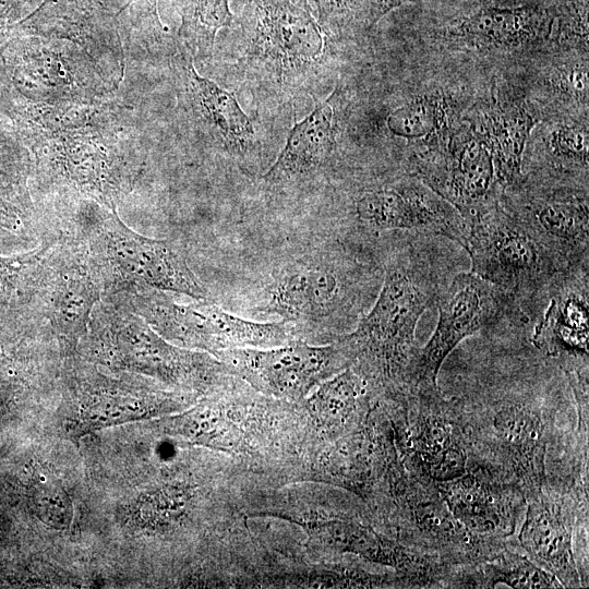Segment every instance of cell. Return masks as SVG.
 <instances>
[{
	"mask_svg": "<svg viewBox=\"0 0 589 589\" xmlns=\"http://www.w3.org/2000/svg\"><path fill=\"white\" fill-rule=\"evenodd\" d=\"M438 321L429 341L419 347L409 374V388L438 386L447 356L466 337L502 318L522 321L512 299L500 288L469 272L453 276L436 303Z\"/></svg>",
	"mask_w": 589,
	"mask_h": 589,
	"instance_id": "cell-16",
	"label": "cell"
},
{
	"mask_svg": "<svg viewBox=\"0 0 589 589\" xmlns=\"http://www.w3.org/2000/svg\"><path fill=\"white\" fill-rule=\"evenodd\" d=\"M435 483L453 516L467 530L483 538L515 539L527 504L515 483L478 462L457 478Z\"/></svg>",
	"mask_w": 589,
	"mask_h": 589,
	"instance_id": "cell-20",
	"label": "cell"
},
{
	"mask_svg": "<svg viewBox=\"0 0 589 589\" xmlns=\"http://www.w3.org/2000/svg\"><path fill=\"white\" fill-rule=\"evenodd\" d=\"M40 245L28 313L63 350H71L87 334L103 298L101 280L85 242L74 233L57 226Z\"/></svg>",
	"mask_w": 589,
	"mask_h": 589,
	"instance_id": "cell-10",
	"label": "cell"
},
{
	"mask_svg": "<svg viewBox=\"0 0 589 589\" xmlns=\"http://www.w3.org/2000/svg\"><path fill=\"white\" fill-rule=\"evenodd\" d=\"M3 125H4L3 122H1V120H0V128H2Z\"/></svg>",
	"mask_w": 589,
	"mask_h": 589,
	"instance_id": "cell-38",
	"label": "cell"
},
{
	"mask_svg": "<svg viewBox=\"0 0 589 589\" xmlns=\"http://www.w3.org/2000/svg\"><path fill=\"white\" fill-rule=\"evenodd\" d=\"M337 89L290 130L275 163L263 175L269 189L310 182L329 169L337 148Z\"/></svg>",
	"mask_w": 589,
	"mask_h": 589,
	"instance_id": "cell-24",
	"label": "cell"
},
{
	"mask_svg": "<svg viewBox=\"0 0 589 589\" xmlns=\"http://www.w3.org/2000/svg\"><path fill=\"white\" fill-rule=\"evenodd\" d=\"M0 89L27 101L60 105L106 101L117 86L74 44L22 36L0 50Z\"/></svg>",
	"mask_w": 589,
	"mask_h": 589,
	"instance_id": "cell-11",
	"label": "cell"
},
{
	"mask_svg": "<svg viewBox=\"0 0 589 589\" xmlns=\"http://www.w3.org/2000/svg\"><path fill=\"white\" fill-rule=\"evenodd\" d=\"M383 268L362 248L336 247L280 264L265 286L263 305L296 328L341 336L370 309Z\"/></svg>",
	"mask_w": 589,
	"mask_h": 589,
	"instance_id": "cell-2",
	"label": "cell"
},
{
	"mask_svg": "<svg viewBox=\"0 0 589 589\" xmlns=\"http://www.w3.org/2000/svg\"><path fill=\"white\" fill-rule=\"evenodd\" d=\"M406 233L392 243L383 263L382 286L353 332L340 336L354 368L377 397L409 390L418 346L416 328L449 283V268L434 240Z\"/></svg>",
	"mask_w": 589,
	"mask_h": 589,
	"instance_id": "cell-1",
	"label": "cell"
},
{
	"mask_svg": "<svg viewBox=\"0 0 589 589\" xmlns=\"http://www.w3.org/2000/svg\"><path fill=\"white\" fill-rule=\"evenodd\" d=\"M28 149L14 129H0V228L25 238L45 235L46 216H40L27 185L32 170Z\"/></svg>",
	"mask_w": 589,
	"mask_h": 589,
	"instance_id": "cell-25",
	"label": "cell"
},
{
	"mask_svg": "<svg viewBox=\"0 0 589 589\" xmlns=\"http://www.w3.org/2000/svg\"><path fill=\"white\" fill-rule=\"evenodd\" d=\"M180 44L192 56L209 57L217 32L232 25L235 16L229 0H179Z\"/></svg>",
	"mask_w": 589,
	"mask_h": 589,
	"instance_id": "cell-30",
	"label": "cell"
},
{
	"mask_svg": "<svg viewBox=\"0 0 589 589\" xmlns=\"http://www.w3.org/2000/svg\"><path fill=\"white\" fill-rule=\"evenodd\" d=\"M416 0H369L368 22L372 26L393 9Z\"/></svg>",
	"mask_w": 589,
	"mask_h": 589,
	"instance_id": "cell-36",
	"label": "cell"
},
{
	"mask_svg": "<svg viewBox=\"0 0 589 589\" xmlns=\"http://www.w3.org/2000/svg\"><path fill=\"white\" fill-rule=\"evenodd\" d=\"M83 341L99 361L180 387L207 389L229 373L205 353L170 345L141 316L112 300L96 304Z\"/></svg>",
	"mask_w": 589,
	"mask_h": 589,
	"instance_id": "cell-8",
	"label": "cell"
},
{
	"mask_svg": "<svg viewBox=\"0 0 589 589\" xmlns=\"http://www.w3.org/2000/svg\"><path fill=\"white\" fill-rule=\"evenodd\" d=\"M245 48L237 67L260 89L288 100L311 87L332 53V34L299 0H244Z\"/></svg>",
	"mask_w": 589,
	"mask_h": 589,
	"instance_id": "cell-5",
	"label": "cell"
},
{
	"mask_svg": "<svg viewBox=\"0 0 589 589\" xmlns=\"http://www.w3.org/2000/svg\"><path fill=\"white\" fill-rule=\"evenodd\" d=\"M60 228L81 238L99 274L103 298L155 289L205 300L207 289L179 245L142 236L94 201H57ZM101 298V299H103Z\"/></svg>",
	"mask_w": 589,
	"mask_h": 589,
	"instance_id": "cell-3",
	"label": "cell"
},
{
	"mask_svg": "<svg viewBox=\"0 0 589 589\" xmlns=\"http://www.w3.org/2000/svg\"><path fill=\"white\" fill-rule=\"evenodd\" d=\"M103 299L123 304L166 340L185 348L201 349L215 357L229 349L272 348L292 340V328L284 321H248L205 300L184 304L167 292L155 289Z\"/></svg>",
	"mask_w": 589,
	"mask_h": 589,
	"instance_id": "cell-13",
	"label": "cell"
},
{
	"mask_svg": "<svg viewBox=\"0 0 589 589\" xmlns=\"http://www.w3.org/2000/svg\"><path fill=\"white\" fill-rule=\"evenodd\" d=\"M461 400L472 436L473 462L515 483L526 500L538 493L549 480L555 406L529 389Z\"/></svg>",
	"mask_w": 589,
	"mask_h": 589,
	"instance_id": "cell-6",
	"label": "cell"
},
{
	"mask_svg": "<svg viewBox=\"0 0 589 589\" xmlns=\"http://www.w3.org/2000/svg\"><path fill=\"white\" fill-rule=\"evenodd\" d=\"M360 233H413L448 239L464 248L466 226L458 211L416 180L360 192L353 201Z\"/></svg>",
	"mask_w": 589,
	"mask_h": 589,
	"instance_id": "cell-18",
	"label": "cell"
},
{
	"mask_svg": "<svg viewBox=\"0 0 589 589\" xmlns=\"http://www.w3.org/2000/svg\"><path fill=\"white\" fill-rule=\"evenodd\" d=\"M518 542L500 551L491 558L469 565L456 566L446 588H563L550 573L519 552Z\"/></svg>",
	"mask_w": 589,
	"mask_h": 589,
	"instance_id": "cell-28",
	"label": "cell"
},
{
	"mask_svg": "<svg viewBox=\"0 0 589 589\" xmlns=\"http://www.w3.org/2000/svg\"><path fill=\"white\" fill-rule=\"evenodd\" d=\"M375 399L368 381L349 366L317 385L305 407L328 435L338 437L363 422Z\"/></svg>",
	"mask_w": 589,
	"mask_h": 589,
	"instance_id": "cell-26",
	"label": "cell"
},
{
	"mask_svg": "<svg viewBox=\"0 0 589 589\" xmlns=\"http://www.w3.org/2000/svg\"><path fill=\"white\" fill-rule=\"evenodd\" d=\"M488 124L485 141L493 153L500 182L516 187L521 180L522 153L533 118L525 109L510 106L492 112Z\"/></svg>",
	"mask_w": 589,
	"mask_h": 589,
	"instance_id": "cell-29",
	"label": "cell"
},
{
	"mask_svg": "<svg viewBox=\"0 0 589 589\" xmlns=\"http://www.w3.org/2000/svg\"><path fill=\"white\" fill-rule=\"evenodd\" d=\"M217 358L229 373L276 399L300 401L325 380L352 365L340 336L326 346L290 340L272 348H236Z\"/></svg>",
	"mask_w": 589,
	"mask_h": 589,
	"instance_id": "cell-15",
	"label": "cell"
},
{
	"mask_svg": "<svg viewBox=\"0 0 589 589\" xmlns=\"http://www.w3.org/2000/svg\"><path fill=\"white\" fill-rule=\"evenodd\" d=\"M444 117L436 97H421L395 109L387 118L388 130L397 136L417 140L432 133Z\"/></svg>",
	"mask_w": 589,
	"mask_h": 589,
	"instance_id": "cell-32",
	"label": "cell"
},
{
	"mask_svg": "<svg viewBox=\"0 0 589 589\" xmlns=\"http://www.w3.org/2000/svg\"><path fill=\"white\" fill-rule=\"evenodd\" d=\"M149 5L157 8V1L158 0H145Z\"/></svg>",
	"mask_w": 589,
	"mask_h": 589,
	"instance_id": "cell-37",
	"label": "cell"
},
{
	"mask_svg": "<svg viewBox=\"0 0 589 589\" xmlns=\"http://www.w3.org/2000/svg\"><path fill=\"white\" fill-rule=\"evenodd\" d=\"M553 15L539 7L480 9L450 29L454 37L495 47H516L544 38Z\"/></svg>",
	"mask_w": 589,
	"mask_h": 589,
	"instance_id": "cell-27",
	"label": "cell"
},
{
	"mask_svg": "<svg viewBox=\"0 0 589 589\" xmlns=\"http://www.w3.org/2000/svg\"><path fill=\"white\" fill-rule=\"evenodd\" d=\"M40 244L31 252L0 256V325L28 315L32 283Z\"/></svg>",
	"mask_w": 589,
	"mask_h": 589,
	"instance_id": "cell-31",
	"label": "cell"
},
{
	"mask_svg": "<svg viewBox=\"0 0 589 589\" xmlns=\"http://www.w3.org/2000/svg\"><path fill=\"white\" fill-rule=\"evenodd\" d=\"M396 447L405 467L430 482L464 474L473 445L461 398H446L438 386H419L407 397L385 401Z\"/></svg>",
	"mask_w": 589,
	"mask_h": 589,
	"instance_id": "cell-9",
	"label": "cell"
},
{
	"mask_svg": "<svg viewBox=\"0 0 589 589\" xmlns=\"http://www.w3.org/2000/svg\"><path fill=\"white\" fill-rule=\"evenodd\" d=\"M26 0H0V50L8 41V31L16 23Z\"/></svg>",
	"mask_w": 589,
	"mask_h": 589,
	"instance_id": "cell-35",
	"label": "cell"
},
{
	"mask_svg": "<svg viewBox=\"0 0 589 589\" xmlns=\"http://www.w3.org/2000/svg\"><path fill=\"white\" fill-rule=\"evenodd\" d=\"M504 209L550 253L564 272L588 266L587 191L528 193L516 201H507Z\"/></svg>",
	"mask_w": 589,
	"mask_h": 589,
	"instance_id": "cell-21",
	"label": "cell"
},
{
	"mask_svg": "<svg viewBox=\"0 0 589 589\" xmlns=\"http://www.w3.org/2000/svg\"><path fill=\"white\" fill-rule=\"evenodd\" d=\"M575 534L588 539V486L575 480L549 478L527 500L518 536L519 548L563 588L585 587L576 553Z\"/></svg>",
	"mask_w": 589,
	"mask_h": 589,
	"instance_id": "cell-14",
	"label": "cell"
},
{
	"mask_svg": "<svg viewBox=\"0 0 589 589\" xmlns=\"http://www.w3.org/2000/svg\"><path fill=\"white\" fill-rule=\"evenodd\" d=\"M370 506L377 522L387 528L386 534L449 566L486 561L517 542L467 530L448 509L436 483L414 476L405 465L390 476Z\"/></svg>",
	"mask_w": 589,
	"mask_h": 589,
	"instance_id": "cell-7",
	"label": "cell"
},
{
	"mask_svg": "<svg viewBox=\"0 0 589 589\" xmlns=\"http://www.w3.org/2000/svg\"><path fill=\"white\" fill-rule=\"evenodd\" d=\"M465 225L471 273L502 289L524 321V309L566 272L500 204Z\"/></svg>",
	"mask_w": 589,
	"mask_h": 589,
	"instance_id": "cell-12",
	"label": "cell"
},
{
	"mask_svg": "<svg viewBox=\"0 0 589 589\" xmlns=\"http://www.w3.org/2000/svg\"><path fill=\"white\" fill-rule=\"evenodd\" d=\"M117 113L79 128L20 137L37 182L58 201L89 200L112 211L143 171L137 152L118 135Z\"/></svg>",
	"mask_w": 589,
	"mask_h": 589,
	"instance_id": "cell-4",
	"label": "cell"
},
{
	"mask_svg": "<svg viewBox=\"0 0 589 589\" xmlns=\"http://www.w3.org/2000/svg\"><path fill=\"white\" fill-rule=\"evenodd\" d=\"M550 153L557 164L567 169H588V133L585 127L558 128L550 139Z\"/></svg>",
	"mask_w": 589,
	"mask_h": 589,
	"instance_id": "cell-33",
	"label": "cell"
},
{
	"mask_svg": "<svg viewBox=\"0 0 589 589\" xmlns=\"http://www.w3.org/2000/svg\"><path fill=\"white\" fill-rule=\"evenodd\" d=\"M22 36L68 40L83 49L108 82L118 87L123 77L118 14L100 0H45L8 31V40Z\"/></svg>",
	"mask_w": 589,
	"mask_h": 589,
	"instance_id": "cell-19",
	"label": "cell"
},
{
	"mask_svg": "<svg viewBox=\"0 0 589 589\" xmlns=\"http://www.w3.org/2000/svg\"><path fill=\"white\" fill-rule=\"evenodd\" d=\"M550 301L534 326L531 344L563 373L587 369L589 340L588 266L561 274L550 286Z\"/></svg>",
	"mask_w": 589,
	"mask_h": 589,
	"instance_id": "cell-22",
	"label": "cell"
},
{
	"mask_svg": "<svg viewBox=\"0 0 589 589\" xmlns=\"http://www.w3.org/2000/svg\"><path fill=\"white\" fill-rule=\"evenodd\" d=\"M420 173L438 195L452 204L465 224L497 206L502 185L491 147L470 137L441 157L420 165Z\"/></svg>",
	"mask_w": 589,
	"mask_h": 589,
	"instance_id": "cell-23",
	"label": "cell"
},
{
	"mask_svg": "<svg viewBox=\"0 0 589 589\" xmlns=\"http://www.w3.org/2000/svg\"><path fill=\"white\" fill-rule=\"evenodd\" d=\"M170 60L178 104L200 139L241 166L254 160L257 148L250 117L235 94L201 76L193 56L181 45Z\"/></svg>",
	"mask_w": 589,
	"mask_h": 589,
	"instance_id": "cell-17",
	"label": "cell"
},
{
	"mask_svg": "<svg viewBox=\"0 0 589 589\" xmlns=\"http://www.w3.org/2000/svg\"><path fill=\"white\" fill-rule=\"evenodd\" d=\"M318 24L328 33H333L349 19L360 4V0H299Z\"/></svg>",
	"mask_w": 589,
	"mask_h": 589,
	"instance_id": "cell-34",
	"label": "cell"
}]
</instances>
